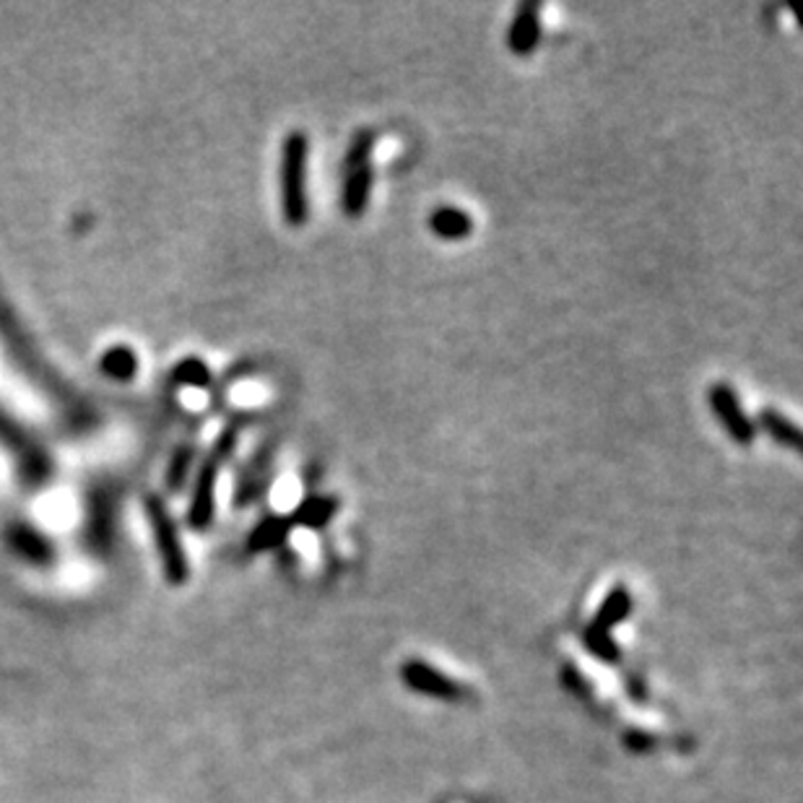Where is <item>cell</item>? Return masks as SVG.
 I'll return each instance as SVG.
<instances>
[{
    "instance_id": "5b68a950",
    "label": "cell",
    "mask_w": 803,
    "mask_h": 803,
    "mask_svg": "<svg viewBox=\"0 0 803 803\" xmlns=\"http://www.w3.org/2000/svg\"><path fill=\"white\" fill-rule=\"evenodd\" d=\"M632 611V595L627 593V588H614L606 595V601L601 603L599 614H595L591 630H588V645L593 647L595 653L603 655V658H614V643H611L609 632L616 627L619 622H624V619L630 616Z\"/></svg>"
},
{
    "instance_id": "9a60e30c",
    "label": "cell",
    "mask_w": 803,
    "mask_h": 803,
    "mask_svg": "<svg viewBox=\"0 0 803 803\" xmlns=\"http://www.w3.org/2000/svg\"><path fill=\"white\" fill-rule=\"evenodd\" d=\"M99 370L113 380H120V382L133 380L138 372L136 351H133L130 346H113V349H107L105 353H102Z\"/></svg>"
},
{
    "instance_id": "7c38bea8",
    "label": "cell",
    "mask_w": 803,
    "mask_h": 803,
    "mask_svg": "<svg viewBox=\"0 0 803 803\" xmlns=\"http://www.w3.org/2000/svg\"><path fill=\"white\" fill-rule=\"evenodd\" d=\"M292 520L289 515H268L263 518L257 526L250 530V539H247V549L250 551H271L289 539L292 533Z\"/></svg>"
},
{
    "instance_id": "30bf717a",
    "label": "cell",
    "mask_w": 803,
    "mask_h": 803,
    "mask_svg": "<svg viewBox=\"0 0 803 803\" xmlns=\"http://www.w3.org/2000/svg\"><path fill=\"white\" fill-rule=\"evenodd\" d=\"M754 426H757V434L764 432L772 442H775V445L785 447V451L801 453V430L795 426V422H791V419L783 414V411H778L772 406L762 409L754 419Z\"/></svg>"
},
{
    "instance_id": "e0dca14e",
    "label": "cell",
    "mask_w": 803,
    "mask_h": 803,
    "mask_svg": "<svg viewBox=\"0 0 803 803\" xmlns=\"http://www.w3.org/2000/svg\"><path fill=\"white\" fill-rule=\"evenodd\" d=\"M196 461V447L190 445H180L172 455V461H169V468H167V486L172 492H180L182 484H186V478L190 476V466H193Z\"/></svg>"
},
{
    "instance_id": "6da1fadb",
    "label": "cell",
    "mask_w": 803,
    "mask_h": 803,
    "mask_svg": "<svg viewBox=\"0 0 803 803\" xmlns=\"http://www.w3.org/2000/svg\"><path fill=\"white\" fill-rule=\"evenodd\" d=\"M278 198L286 224L292 230L305 226L309 221V136L305 130H292L282 144Z\"/></svg>"
},
{
    "instance_id": "7a4b0ae2",
    "label": "cell",
    "mask_w": 803,
    "mask_h": 803,
    "mask_svg": "<svg viewBox=\"0 0 803 803\" xmlns=\"http://www.w3.org/2000/svg\"><path fill=\"white\" fill-rule=\"evenodd\" d=\"M242 422H232L224 426L216 442L211 445V451L205 453V458L198 468L196 482H193V497H190L188 507V522L193 530H205L213 522V515H216V486H219V474L221 468L226 466V461L232 458L234 447H237Z\"/></svg>"
},
{
    "instance_id": "52a82bcc",
    "label": "cell",
    "mask_w": 803,
    "mask_h": 803,
    "mask_svg": "<svg viewBox=\"0 0 803 803\" xmlns=\"http://www.w3.org/2000/svg\"><path fill=\"white\" fill-rule=\"evenodd\" d=\"M401 676H403V682H406L411 689L422 691V695H430V697H437V699H463V697H468V689L463 687L461 682L451 679V676L437 672V668L426 666V663H422V661H406V663H403Z\"/></svg>"
},
{
    "instance_id": "9c48e42d",
    "label": "cell",
    "mask_w": 803,
    "mask_h": 803,
    "mask_svg": "<svg viewBox=\"0 0 803 803\" xmlns=\"http://www.w3.org/2000/svg\"><path fill=\"white\" fill-rule=\"evenodd\" d=\"M426 226L442 242H463L474 232V216L458 205H437L426 219Z\"/></svg>"
},
{
    "instance_id": "ba28073f",
    "label": "cell",
    "mask_w": 803,
    "mask_h": 803,
    "mask_svg": "<svg viewBox=\"0 0 803 803\" xmlns=\"http://www.w3.org/2000/svg\"><path fill=\"white\" fill-rule=\"evenodd\" d=\"M372 190H374V167L372 165L346 172L341 180V196H338V203H341L344 216L362 219L372 203Z\"/></svg>"
},
{
    "instance_id": "ac0fdd59",
    "label": "cell",
    "mask_w": 803,
    "mask_h": 803,
    "mask_svg": "<svg viewBox=\"0 0 803 803\" xmlns=\"http://www.w3.org/2000/svg\"><path fill=\"white\" fill-rule=\"evenodd\" d=\"M13 547H17L19 551H27V557H32V559H44V557H47V547H44L40 536H36V533H27L24 528H19L17 533H13Z\"/></svg>"
},
{
    "instance_id": "5bb4252c",
    "label": "cell",
    "mask_w": 803,
    "mask_h": 803,
    "mask_svg": "<svg viewBox=\"0 0 803 803\" xmlns=\"http://www.w3.org/2000/svg\"><path fill=\"white\" fill-rule=\"evenodd\" d=\"M374 149H378V133L372 128H362L351 136L349 146H346V154L341 159V175L351 172V169L359 167H370Z\"/></svg>"
},
{
    "instance_id": "4fadbf2b",
    "label": "cell",
    "mask_w": 803,
    "mask_h": 803,
    "mask_svg": "<svg viewBox=\"0 0 803 803\" xmlns=\"http://www.w3.org/2000/svg\"><path fill=\"white\" fill-rule=\"evenodd\" d=\"M271 466H274V458L268 453L255 455L253 466L240 476L237 505H250L261 492H265V486L271 484Z\"/></svg>"
},
{
    "instance_id": "8992f818",
    "label": "cell",
    "mask_w": 803,
    "mask_h": 803,
    "mask_svg": "<svg viewBox=\"0 0 803 803\" xmlns=\"http://www.w3.org/2000/svg\"><path fill=\"white\" fill-rule=\"evenodd\" d=\"M543 6L539 0H522V3L515 9L510 27H507L505 44L513 55L528 57L539 50L541 36H543Z\"/></svg>"
},
{
    "instance_id": "277c9868",
    "label": "cell",
    "mask_w": 803,
    "mask_h": 803,
    "mask_svg": "<svg viewBox=\"0 0 803 803\" xmlns=\"http://www.w3.org/2000/svg\"><path fill=\"white\" fill-rule=\"evenodd\" d=\"M707 403H710V411L716 414L718 424L723 426L733 445L739 447L754 445L757 440L754 419L747 414V409H743L741 398L733 390V385H728V382H716V385H710V390H707Z\"/></svg>"
},
{
    "instance_id": "8fae6325",
    "label": "cell",
    "mask_w": 803,
    "mask_h": 803,
    "mask_svg": "<svg viewBox=\"0 0 803 803\" xmlns=\"http://www.w3.org/2000/svg\"><path fill=\"white\" fill-rule=\"evenodd\" d=\"M338 510H341V503H338V497L313 495V497L302 499V503L297 505V510L289 515V520H292V526L320 530L336 518Z\"/></svg>"
},
{
    "instance_id": "2e32d148",
    "label": "cell",
    "mask_w": 803,
    "mask_h": 803,
    "mask_svg": "<svg viewBox=\"0 0 803 803\" xmlns=\"http://www.w3.org/2000/svg\"><path fill=\"white\" fill-rule=\"evenodd\" d=\"M172 378H175V382H180V385H186V388H205L211 382V370L203 359L188 357V359H182V362L175 364Z\"/></svg>"
},
{
    "instance_id": "3957f363",
    "label": "cell",
    "mask_w": 803,
    "mask_h": 803,
    "mask_svg": "<svg viewBox=\"0 0 803 803\" xmlns=\"http://www.w3.org/2000/svg\"><path fill=\"white\" fill-rule=\"evenodd\" d=\"M146 518H149V528L154 543H157L167 580L172 585H186L190 574L188 554L186 547H182L180 530H177V522L172 515H169L167 505L161 503L159 497H146Z\"/></svg>"
}]
</instances>
